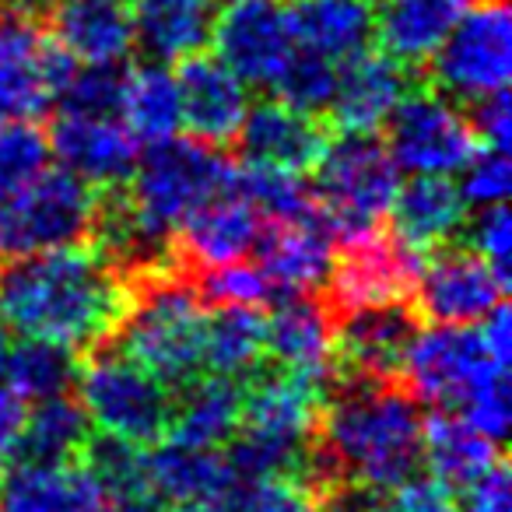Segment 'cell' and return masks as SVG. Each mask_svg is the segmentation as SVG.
Returning a JSON list of instances; mask_svg holds the SVG:
<instances>
[{"instance_id":"cell-1","label":"cell","mask_w":512,"mask_h":512,"mask_svg":"<svg viewBox=\"0 0 512 512\" xmlns=\"http://www.w3.org/2000/svg\"><path fill=\"white\" fill-rule=\"evenodd\" d=\"M130 281L99 246H57L0 264V327L22 337L95 351L116 334Z\"/></svg>"},{"instance_id":"cell-2","label":"cell","mask_w":512,"mask_h":512,"mask_svg":"<svg viewBox=\"0 0 512 512\" xmlns=\"http://www.w3.org/2000/svg\"><path fill=\"white\" fill-rule=\"evenodd\" d=\"M425 414L397 379L348 376L323 397L306 481L323 491L334 481H355L372 491H390L421 467Z\"/></svg>"},{"instance_id":"cell-3","label":"cell","mask_w":512,"mask_h":512,"mask_svg":"<svg viewBox=\"0 0 512 512\" xmlns=\"http://www.w3.org/2000/svg\"><path fill=\"white\" fill-rule=\"evenodd\" d=\"M148 281L130 285L127 316L116 327V351L158 379L169 390H183L207 372L204 299L179 274H141Z\"/></svg>"},{"instance_id":"cell-4","label":"cell","mask_w":512,"mask_h":512,"mask_svg":"<svg viewBox=\"0 0 512 512\" xmlns=\"http://www.w3.org/2000/svg\"><path fill=\"white\" fill-rule=\"evenodd\" d=\"M323 386L295 372L249 379L235 435L225 442L228 463L239 477L295 474L306 481L316 442Z\"/></svg>"},{"instance_id":"cell-5","label":"cell","mask_w":512,"mask_h":512,"mask_svg":"<svg viewBox=\"0 0 512 512\" xmlns=\"http://www.w3.org/2000/svg\"><path fill=\"white\" fill-rule=\"evenodd\" d=\"M232 162L214 144L197 137H169L148 144L130 172V190L123 193L130 218L148 242L165 249L176 228L204 200L232 186Z\"/></svg>"},{"instance_id":"cell-6","label":"cell","mask_w":512,"mask_h":512,"mask_svg":"<svg viewBox=\"0 0 512 512\" xmlns=\"http://www.w3.org/2000/svg\"><path fill=\"white\" fill-rule=\"evenodd\" d=\"M313 169L316 207L337 239L379 228L400 186V169L376 134L341 130V137L327 141Z\"/></svg>"},{"instance_id":"cell-7","label":"cell","mask_w":512,"mask_h":512,"mask_svg":"<svg viewBox=\"0 0 512 512\" xmlns=\"http://www.w3.org/2000/svg\"><path fill=\"white\" fill-rule=\"evenodd\" d=\"M74 383L81 411L99 435L130 446H155L165 439L172 414L169 386L127 355L106 348L88 351V362L74 372Z\"/></svg>"},{"instance_id":"cell-8","label":"cell","mask_w":512,"mask_h":512,"mask_svg":"<svg viewBox=\"0 0 512 512\" xmlns=\"http://www.w3.org/2000/svg\"><path fill=\"white\" fill-rule=\"evenodd\" d=\"M99 197L67 169H46L11 197H0V260L85 242Z\"/></svg>"},{"instance_id":"cell-9","label":"cell","mask_w":512,"mask_h":512,"mask_svg":"<svg viewBox=\"0 0 512 512\" xmlns=\"http://www.w3.org/2000/svg\"><path fill=\"white\" fill-rule=\"evenodd\" d=\"M400 376L418 404L456 411L470 393L495 383H509V365L491 358L477 327L435 323V327L414 334Z\"/></svg>"},{"instance_id":"cell-10","label":"cell","mask_w":512,"mask_h":512,"mask_svg":"<svg viewBox=\"0 0 512 512\" xmlns=\"http://www.w3.org/2000/svg\"><path fill=\"white\" fill-rule=\"evenodd\" d=\"M432 85L446 99L477 102L509 88L512 78V18L502 0L467 8L432 53Z\"/></svg>"},{"instance_id":"cell-11","label":"cell","mask_w":512,"mask_h":512,"mask_svg":"<svg viewBox=\"0 0 512 512\" xmlns=\"http://www.w3.org/2000/svg\"><path fill=\"white\" fill-rule=\"evenodd\" d=\"M386 151L411 176H453L481 148L470 116L439 92H407L386 120Z\"/></svg>"},{"instance_id":"cell-12","label":"cell","mask_w":512,"mask_h":512,"mask_svg":"<svg viewBox=\"0 0 512 512\" xmlns=\"http://www.w3.org/2000/svg\"><path fill=\"white\" fill-rule=\"evenodd\" d=\"M421 260L425 256L404 246L393 232L386 235L379 228L341 239L327 274L330 313L344 316L355 309L407 302L418 281Z\"/></svg>"},{"instance_id":"cell-13","label":"cell","mask_w":512,"mask_h":512,"mask_svg":"<svg viewBox=\"0 0 512 512\" xmlns=\"http://www.w3.org/2000/svg\"><path fill=\"white\" fill-rule=\"evenodd\" d=\"M74 67L78 60L46 39L36 18L0 8V123L36 120L46 113Z\"/></svg>"},{"instance_id":"cell-14","label":"cell","mask_w":512,"mask_h":512,"mask_svg":"<svg viewBox=\"0 0 512 512\" xmlns=\"http://www.w3.org/2000/svg\"><path fill=\"white\" fill-rule=\"evenodd\" d=\"M214 57L246 85L271 88L295 43L285 0H221L211 29Z\"/></svg>"},{"instance_id":"cell-15","label":"cell","mask_w":512,"mask_h":512,"mask_svg":"<svg viewBox=\"0 0 512 512\" xmlns=\"http://www.w3.org/2000/svg\"><path fill=\"white\" fill-rule=\"evenodd\" d=\"M505 281L470 246H439L432 260H421L414 281V313L446 327H477L505 302Z\"/></svg>"},{"instance_id":"cell-16","label":"cell","mask_w":512,"mask_h":512,"mask_svg":"<svg viewBox=\"0 0 512 512\" xmlns=\"http://www.w3.org/2000/svg\"><path fill=\"white\" fill-rule=\"evenodd\" d=\"M46 141H50V155L60 158V169L74 172L88 186L127 183L141 158V141L130 134L120 116L60 109Z\"/></svg>"},{"instance_id":"cell-17","label":"cell","mask_w":512,"mask_h":512,"mask_svg":"<svg viewBox=\"0 0 512 512\" xmlns=\"http://www.w3.org/2000/svg\"><path fill=\"white\" fill-rule=\"evenodd\" d=\"M334 228L320 211L302 218L264 221V232L256 239V264L274 285V295H306L327 285L334 264Z\"/></svg>"},{"instance_id":"cell-18","label":"cell","mask_w":512,"mask_h":512,"mask_svg":"<svg viewBox=\"0 0 512 512\" xmlns=\"http://www.w3.org/2000/svg\"><path fill=\"white\" fill-rule=\"evenodd\" d=\"M414 334H418V313L407 302L334 316L337 362H344L348 376L400 379Z\"/></svg>"},{"instance_id":"cell-19","label":"cell","mask_w":512,"mask_h":512,"mask_svg":"<svg viewBox=\"0 0 512 512\" xmlns=\"http://www.w3.org/2000/svg\"><path fill=\"white\" fill-rule=\"evenodd\" d=\"M179 106H183V127L204 144H232L246 120L249 95L246 81L228 71L218 57L193 53L179 60Z\"/></svg>"},{"instance_id":"cell-20","label":"cell","mask_w":512,"mask_h":512,"mask_svg":"<svg viewBox=\"0 0 512 512\" xmlns=\"http://www.w3.org/2000/svg\"><path fill=\"white\" fill-rule=\"evenodd\" d=\"M264 232V214L239 190H221L176 228V249L193 271L246 260Z\"/></svg>"},{"instance_id":"cell-21","label":"cell","mask_w":512,"mask_h":512,"mask_svg":"<svg viewBox=\"0 0 512 512\" xmlns=\"http://www.w3.org/2000/svg\"><path fill=\"white\" fill-rule=\"evenodd\" d=\"M407 92H411V67L397 64L386 53L365 50L337 67V85L327 109L337 130L376 134L379 127H386Z\"/></svg>"},{"instance_id":"cell-22","label":"cell","mask_w":512,"mask_h":512,"mask_svg":"<svg viewBox=\"0 0 512 512\" xmlns=\"http://www.w3.org/2000/svg\"><path fill=\"white\" fill-rule=\"evenodd\" d=\"M264 351L281 365V372H295L323 386L337 369L334 316L306 295H288L271 316H264Z\"/></svg>"},{"instance_id":"cell-23","label":"cell","mask_w":512,"mask_h":512,"mask_svg":"<svg viewBox=\"0 0 512 512\" xmlns=\"http://www.w3.org/2000/svg\"><path fill=\"white\" fill-rule=\"evenodd\" d=\"M235 141L249 165L306 172L327 148V130L316 123V113L274 99L246 109V120H242Z\"/></svg>"},{"instance_id":"cell-24","label":"cell","mask_w":512,"mask_h":512,"mask_svg":"<svg viewBox=\"0 0 512 512\" xmlns=\"http://www.w3.org/2000/svg\"><path fill=\"white\" fill-rule=\"evenodd\" d=\"M53 43L85 67H116L134 50L127 0H60L50 11Z\"/></svg>"},{"instance_id":"cell-25","label":"cell","mask_w":512,"mask_h":512,"mask_svg":"<svg viewBox=\"0 0 512 512\" xmlns=\"http://www.w3.org/2000/svg\"><path fill=\"white\" fill-rule=\"evenodd\" d=\"M106 498L81 460L18 463L0 481V512H102Z\"/></svg>"},{"instance_id":"cell-26","label":"cell","mask_w":512,"mask_h":512,"mask_svg":"<svg viewBox=\"0 0 512 512\" xmlns=\"http://www.w3.org/2000/svg\"><path fill=\"white\" fill-rule=\"evenodd\" d=\"M386 214L393 221V235L425 256L428 249L446 246L467 225V200L449 176H414L411 183L397 186Z\"/></svg>"},{"instance_id":"cell-27","label":"cell","mask_w":512,"mask_h":512,"mask_svg":"<svg viewBox=\"0 0 512 512\" xmlns=\"http://www.w3.org/2000/svg\"><path fill=\"white\" fill-rule=\"evenodd\" d=\"M239 481L228 456L221 449L162 442L144 449V484L158 505H183L193 498L221 495Z\"/></svg>"},{"instance_id":"cell-28","label":"cell","mask_w":512,"mask_h":512,"mask_svg":"<svg viewBox=\"0 0 512 512\" xmlns=\"http://www.w3.org/2000/svg\"><path fill=\"white\" fill-rule=\"evenodd\" d=\"M467 8L470 0H379L372 39L397 64H428Z\"/></svg>"},{"instance_id":"cell-29","label":"cell","mask_w":512,"mask_h":512,"mask_svg":"<svg viewBox=\"0 0 512 512\" xmlns=\"http://www.w3.org/2000/svg\"><path fill=\"white\" fill-rule=\"evenodd\" d=\"M295 43L341 67L344 60L369 50L376 36L372 0H295L288 4Z\"/></svg>"},{"instance_id":"cell-30","label":"cell","mask_w":512,"mask_h":512,"mask_svg":"<svg viewBox=\"0 0 512 512\" xmlns=\"http://www.w3.org/2000/svg\"><path fill=\"white\" fill-rule=\"evenodd\" d=\"M221 0H137L134 46L155 64H176L211 43Z\"/></svg>"},{"instance_id":"cell-31","label":"cell","mask_w":512,"mask_h":512,"mask_svg":"<svg viewBox=\"0 0 512 512\" xmlns=\"http://www.w3.org/2000/svg\"><path fill=\"white\" fill-rule=\"evenodd\" d=\"M242 393H246L242 379L214 376V372L207 379H193L190 386H183V400L179 404L172 400L165 435L183 446L221 449L239 428Z\"/></svg>"},{"instance_id":"cell-32","label":"cell","mask_w":512,"mask_h":512,"mask_svg":"<svg viewBox=\"0 0 512 512\" xmlns=\"http://www.w3.org/2000/svg\"><path fill=\"white\" fill-rule=\"evenodd\" d=\"M502 460V446L470 428L460 414L453 411H435L425 418V432H421V463H428L435 481L446 488H467L470 481L491 470Z\"/></svg>"},{"instance_id":"cell-33","label":"cell","mask_w":512,"mask_h":512,"mask_svg":"<svg viewBox=\"0 0 512 512\" xmlns=\"http://www.w3.org/2000/svg\"><path fill=\"white\" fill-rule=\"evenodd\" d=\"M120 120L127 123V130L141 144H158L176 137L183 130L176 74L165 64H155V60L123 74Z\"/></svg>"},{"instance_id":"cell-34","label":"cell","mask_w":512,"mask_h":512,"mask_svg":"<svg viewBox=\"0 0 512 512\" xmlns=\"http://www.w3.org/2000/svg\"><path fill=\"white\" fill-rule=\"evenodd\" d=\"M92 425L74 397L36 400L29 414H22V435H18V463H74L81 460Z\"/></svg>"},{"instance_id":"cell-35","label":"cell","mask_w":512,"mask_h":512,"mask_svg":"<svg viewBox=\"0 0 512 512\" xmlns=\"http://www.w3.org/2000/svg\"><path fill=\"white\" fill-rule=\"evenodd\" d=\"M207 316L204 365L214 376L246 379L264 362V316L246 306H214Z\"/></svg>"},{"instance_id":"cell-36","label":"cell","mask_w":512,"mask_h":512,"mask_svg":"<svg viewBox=\"0 0 512 512\" xmlns=\"http://www.w3.org/2000/svg\"><path fill=\"white\" fill-rule=\"evenodd\" d=\"M74 351L60 348L50 341H36V337H22L11 341L8 358V393L18 404H36L46 397H60L71 390L74 383Z\"/></svg>"},{"instance_id":"cell-37","label":"cell","mask_w":512,"mask_h":512,"mask_svg":"<svg viewBox=\"0 0 512 512\" xmlns=\"http://www.w3.org/2000/svg\"><path fill=\"white\" fill-rule=\"evenodd\" d=\"M232 190H239L264 221L302 218V214L320 211L313 197V186L302 179V172L271 169V165H242L232 176Z\"/></svg>"},{"instance_id":"cell-38","label":"cell","mask_w":512,"mask_h":512,"mask_svg":"<svg viewBox=\"0 0 512 512\" xmlns=\"http://www.w3.org/2000/svg\"><path fill=\"white\" fill-rule=\"evenodd\" d=\"M228 512H320V491L295 474L239 477L228 491Z\"/></svg>"},{"instance_id":"cell-39","label":"cell","mask_w":512,"mask_h":512,"mask_svg":"<svg viewBox=\"0 0 512 512\" xmlns=\"http://www.w3.org/2000/svg\"><path fill=\"white\" fill-rule=\"evenodd\" d=\"M50 158V141L32 120L0 123V197H11L43 176Z\"/></svg>"},{"instance_id":"cell-40","label":"cell","mask_w":512,"mask_h":512,"mask_svg":"<svg viewBox=\"0 0 512 512\" xmlns=\"http://www.w3.org/2000/svg\"><path fill=\"white\" fill-rule=\"evenodd\" d=\"M334 85H337V64H330L320 53H309L299 46L288 57V64L281 67L278 78H274L271 92L281 102H288V106L306 109V113H320V109H327Z\"/></svg>"},{"instance_id":"cell-41","label":"cell","mask_w":512,"mask_h":512,"mask_svg":"<svg viewBox=\"0 0 512 512\" xmlns=\"http://www.w3.org/2000/svg\"><path fill=\"white\" fill-rule=\"evenodd\" d=\"M197 295L204 302H211V306L260 309L264 302L274 299V285L260 271V264H253V260H232V264L200 271Z\"/></svg>"},{"instance_id":"cell-42","label":"cell","mask_w":512,"mask_h":512,"mask_svg":"<svg viewBox=\"0 0 512 512\" xmlns=\"http://www.w3.org/2000/svg\"><path fill=\"white\" fill-rule=\"evenodd\" d=\"M123 95V71L116 67H85L78 64L67 85L60 88L57 102L64 113H102L120 116Z\"/></svg>"},{"instance_id":"cell-43","label":"cell","mask_w":512,"mask_h":512,"mask_svg":"<svg viewBox=\"0 0 512 512\" xmlns=\"http://www.w3.org/2000/svg\"><path fill=\"white\" fill-rule=\"evenodd\" d=\"M463 183L460 193L467 200V207H488V204H505L512 186V165H509V151H495V148H477L474 158L463 165Z\"/></svg>"},{"instance_id":"cell-44","label":"cell","mask_w":512,"mask_h":512,"mask_svg":"<svg viewBox=\"0 0 512 512\" xmlns=\"http://www.w3.org/2000/svg\"><path fill=\"white\" fill-rule=\"evenodd\" d=\"M470 249L495 267L498 278L509 285V256H512V214L505 204H488L470 221Z\"/></svg>"},{"instance_id":"cell-45","label":"cell","mask_w":512,"mask_h":512,"mask_svg":"<svg viewBox=\"0 0 512 512\" xmlns=\"http://www.w3.org/2000/svg\"><path fill=\"white\" fill-rule=\"evenodd\" d=\"M453 488H446L435 477H407L397 488L383 491L379 498V512H456Z\"/></svg>"},{"instance_id":"cell-46","label":"cell","mask_w":512,"mask_h":512,"mask_svg":"<svg viewBox=\"0 0 512 512\" xmlns=\"http://www.w3.org/2000/svg\"><path fill=\"white\" fill-rule=\"evenodd\" d=\"M474 106V116H470V127H474L477 141L484 148H495V151H509L512 144V102L509 92H491L484 99L470 102Z\"/></svg>"},{"instance_id":"cell-47","label":"cell","mask_w":512,"mask_h":512,"mask_svg":"<svg viewBox=\"0 0 512 512\" xmlns=\"http://www.w3.org/2000/svg\"><path fill=\"white\" fill-rule=\"evenodd\" d=\"M456 512H512V484L505 460H498L495 467L484 470L477 481L463 488V509Z\"/></svg>"},{"instance_id":"cell-48","label":"cell","mask_w":512,"mask_h":512,"mask_svg":"<svg viewBox=\"0 0 512 512\" xmlns=\"http://www.w3.org/2000/svg\"><path fill=\"white\" fill-rule=\"evenodd\" d=\"M18 435H22V404L0 400V481L18 463Z\"/></svg>"},{"instance_id":"cell-49","label":"cell","mask_w":512,"mask_h":512,"mask_svg":"<svg viewBox=\"0 0 512 512\" xmlns=\"http://www.w3.org/2000/svg\"><path fill=\"white\" fill-rule=\"evenodd\" d=\"M102 512H162V505L144 502V498H106Z\"/></svg>"},{"instance_id":"cell-50","label":"cell","mask_w":512,"mask_h":512,"mask_svg":"<svg viewBox=\"0 0 512 512\" xmlns=\"http://www.w3.org/2000/svg\"><path fill=\"white\" fill-rule=\"evenodd\" d=\"M60 0H4V8L11 11H22V15L36 18V15H50L53 8H57Z\"/></svg>"},{"instance_id":"cell-51","label":"cell","mask_w":512,"mask_h":512,"mask_svg":"<svg viewBox=\"0 0 512 512\" xmlns=\"http://www.w3.org/2000/svg\"><path fill=\"white\" fill-rule=\"evenodd\" d=\"M8 358H11V334L0 327V400H11V393H8Z\"/></svg>"},{"instance_id":"cell-52","label":"cell","mask_w":512,"mask_h":512,"mask_svg":"<svg viewBox=\"0 0 512 512\" xmlns=\"http://www.w3.org/2000/svg\"><path fill=\"white\" fill-rule=\"evenodd\" d=\"M502 4H505V0H502Z\"/></svg>"}]
</instances>
